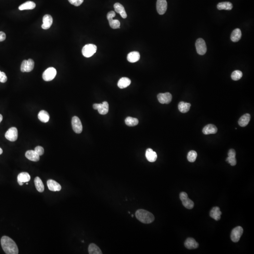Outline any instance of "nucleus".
Listing matches in <instances>:
<instances>
[{
  "mask_svg": "<svg viewBox=\"0 0 254 254\" xmlns=\"http://www.w3.org/2000/svg\"><path fill=\"white\" fill-rule=\"evenodd\" d=\"M131 84V80L128 78L122 77L118 82V86L120 89H124L128 87Z\"/></svg>",
  "mask_w": 254,
  "mask_h": 254,
  "instance_id": "27",
  "label": "nucleus"
},
{
  "mask_svg": "<svg viewBox=\"0 0 254 254\" xmlns=\"http://www.w3.org/2000/svg\"><path fill=\"white\" fill-rule=\"evenodd\" d=\"M242 76V73L240 70H235L232 72L231 75L232 79L234 81H238Z\"/></svg>",
  "mask_w": 254,
  "mask_h": 254,
  "instance_id": "37",
  "label": "nucleus"
},
{
  "mask_svg": "<svg viewBox=\"0 0 254 254\" xmlns=\"http://www.w3.org/2000/svg\"><path fill=\"white\" fill-rule=\"evenodd\" d=\"M56 75V71L54 67H49L42 75V78L45 81H49L53 80Z\"/></svg>",
  "mask_w": 254,
  "mask_h": 254,
  "instance_id": "6",
  "label": "nucleus"
},
{
  "mask_svg": "<svg viewBox=\"0 0 254 254\" xmlns=\"http://www.w3.org/2000/svg\"><path fill=\"white\" fill-rule=\"evenodd\" d=\"M110 27L113 29H118L120 27V23L118 20L113 19V18L108 19Z\"/></svg>",
  "mask_w": 254,
  "mask_h": 254,
  "instance_id": "36",
  "label": "nucleus"
},
{
  "mask_svg": "<svg viewBox=\"0 0 254 254\" xmlns=\"http://www.w3.org/2000/svg\"><path fill=\"white\" fill-rule=\"evenodd\" d=\"M250 118H251V116L249 114H245L243 115L239 119V121H238L239 125L242 127H246L249 123Z\"/></svg>",
  "mask_w": 254,
  "mask_h": 254,
  "instance_id": "26",
  "label": "nucleus"
},
{
  "mask_svg": "<svg viewBox=\"0 0 254 254\" xmlns=\"http://www.w3.org/2000/svg\"><path fill=\"white\" fill-rule=\"evenodd\" d=\"M197 53L201 55H203L207 52V46L205 42L202 38H199L195 43Z\"/></svg>",
  "mask_w": 254,
  "mask_h": 254,
  "instance_id": "7",
  "label": "nucleus"
},
{
  "mask_svg": "<svg viewBox=\"0 0 254 254\" xmlns=\"http://www.w3.org/2000/svg\"><path fill=\"white\" fill-rule=\"evenodd\" d=\"M34 66L35 62L34 60L33 59H29L27 60H24L22 62L20 69L22 72H30L34 69Z\"/></svg>",
  "mask_w": 254,
  "mask_h": 254,
  "instance_id": "5",
  "label": "nucleus"
},
{
  "mask_svg": "<svg viewBox=\"0 0 254 254\" xmlns=\"http://www.w3.org/2000/svg\"><path fill=\"white\" fill-rule=\"evenodd\" d=\"M125 123L126 125L129 127H133L136 126L139 123V120L135 118L131 117H128L126 118L125 120Z\"/></svg>",
  "mask_w": 254,
  "mask_h": 254,
  "instance_id": "34",
  "label": "nucleus"
},
{
  "mask_svg": "<svg viewBox=\"0 0 254 254\" xmlns=\"http://www.w3.org/2000/svg\"><path fill=\"white\" fill-rule=\"evenodd\" d=\"M7 77L4 72L0 71V82L2 83H5L7 81Z\"/></svg>",
  "mask_w": 254,
  "mask_h": 254,
  "instance_id": "40",
  "label": "nucleus"
},
{
  "mask_svg": "<svg viewBox=\"0 0 254 254\" xmlns=\"http://www.w3.org/2000/svg\"><path fill=\"white\" fill-rule=\"evenodd\" d=\"M72 125L73 130L76 133L80 134L82 132V124L80 120L78 117H73L72 120Z\"/></svg>",
  "mask_w": 254,
  "mask_h": 254,
  "instance_id": "12",
  "label": "nucleus"
},
{
  "mask_svg": "<svg viewBox=\"0 0 254 254\" xmlns=\"http://www.w3.org/2000/svg\"><path fill=\"white\" fill-rule=\"evenodd\" d=\"M145 157L147 160L151 163L155 162L157 159V154L156 153L153 151L151 148H148L145 152Z\"/></svg>",
  "mask_w": 254,
  "mask_h": 254,
  "instance_id": "20",
  "label": "nucleus"
},
{
  "mask_svg": "<svg viewBox=\"0 0 254 254\" xmlns=\"http://www.w3.org/2000/svg\"><path fill=\"white\" fill-rule=\"evenodd\" d=\"M2 119H3V117H2V115H0V123L2 121Z\"/></svg>",
  "mask_w": 254,
  "mask_h": 254,
  "instance_id": "43",
  "label": "nucleus"
},
{
  "mask_svg": "<svg viewBox=\"0 0 254 254\" xmlns=\"http://www.w3.org/2000/svg\"><path fill=\"white\" fill-rule=\"evenodd\" d=\"M114 8L115 11L118 13H119L123 18H126L127 17V13L123 5L120 3L117 2L114 4Z\"/></svg>",
  "mask_w": 254,
  "mask_h": 254,
  "instance_id": "23",
  "label": "nucleus"
},
{
  "mask_svg": "<svg viewBox=\"0 0 254 254\" xmlns=\"http://www.w3.org/2000/svg\"><path fill=\"white\" fill-rule=\"evenodd\" d=\"M47 184L48 188L51 191H60L61 190V186L60 184L53 180H48L47 181Z\"/></svg>",
  "mask_w": 254,
  "mask_h": 254,
  "instance_id": "14",
  "label": "nucleus"
},
{
  "mask_svg": "<svg viewBox=\"0 0 254 254\" xmlns=\"http://www.w3.org/2000/svg\"><path fill=\"white\" fill-rule=\"evenodd\" d=\"M133 216H134V215H131V217H133Z\"/></svg>",
  "mask_w": 254,
  "mask_h": 254,
  "instance_id": "45",
  "label": "nucleus"
},
{
  "mask_svg": "<svg viewBox=\"0 0 254 254\" xmlns=\"http://www.w3.org/2000/svg\"><path fill=\"white\" fill-rule=\"evenodd\" d=\"M3 153V151H2V149L1 148H0V155L2 154Z\"/></svg>",
  "mask_w": 254,
  "mask_h": 254,
  "instance_id": "44",
  "label": "nucleus"
},
{
  "mask_svg": "<svg viewBox=\"0 0 254 254\" xmlns=\"http://www.w3.org/2000/svg\"><path fill=\"white\" fill-rule=\"evenodd\" d=\"M26 158L33 162H37L40 160V156L35 152V150H29L25 154Z\"/></svg>",
  "mask_w": 254,
  "mask_h": 254,
  "instance_id": "19",
  "label": "nucleus"
},
{
  "mask_svg": "<svg viewBox=\"0 0 254 254\" xmlns=\"http://www.w3.org/2000/svg\"><path fill=\"white\" fill-rule=\"evenodd\" d=\"M69 2L75 6H79L83 3L84 0H68Z\"/></svg>",
  "mask_w": 254,
  "mask_h": 254,
  "instance_id": "38",
  "label": "nucleus"
},
{
  "mask_svg": "<svg viewBox=\"0 0 254 254\" xmlns=\"http://www.w3.org/2000/svg\"><path fill=\"white\" fill-rule=\"evenodd\" d=\"M93 107L95 110H98L99 113L102 115H106L109 111V105L106 101L103 102L102 104H94Z\"/></svg>",
  "mask_w": 254,
  "mask_h": 254,
  "instance_id": "8",
  "label": "nucleus"
},
{
  "mask_svg": "<svg viewBox=\"0 0 254 254\" xmlns=\"http://www.w3.org/2000/svg\"><path fill=\"white\" fill-rule=\"evenodd\" d=\"M6 34L3 32H0V42L4 41L6 39Z\"/></svg>",
  "mask_w": 254,
  "mask_h": 254,
  "instance_id": "42",
  "label": "nucleus"
},
{
  "mask_svg": "<svg viewBox=\"0 0 254 254\" xmlns=\"http://www.w3.org/2000/svg\"><path fill=\"white\" fill-rule=\"evenodd\" d=\"M243 232V229L241 227H237L233 229L231 234L232 241L234 242H239Z\"/></svg>",
  "mask_w": 254,
  "mask_h": 254,
  "instance_id": "10",
  "label": "nucleus"
},
{
  "mask_svg": "<svg viewBox=\"0 0 254 254\" xmlns=\"http://www.w3.org/2000/svg\"><path fill=\"white\" fill-rule=\"evenodd\" d=\"M97 50V47L94 44H87L82 48V55L85 57H90L96 52Z\"/></svg>",
  "mask_w": 254,
  "mask_h": 254,
  "instance_id": "3",
  "label": "nucleus"
},
{
  "mask_svg": "<svg viewBox=\"0 0 254 254\" xmlns=\"http://www.w3.org/2000/svg\"><path fill=\"white\" fill-rule=\"evenodd\" d=\"M136 217L144 224H150L154 220V216L152 213L144 209H139L136 212Z\"/></svg>",
  "mask_w": 254,
  "mask_h": 254,
  "instance_id": "2",
  "label": "nucleus"
},
{
  "mask_svg": "<svg viewBox=\"0 0 254 254\" xmlns=\"http://www.w3.org/2000/svg\"><path fill=\"white\" fill-rule=\"evenodd\" d=\"M242 37V32L239 28H236L232 31L231 39L233 42H237Z\"/></svg>",
  "mask_w": 254,
  "mask_h": 254,
  "instance_id": "28",
  "label": "nucleus"
},
{
  "mask_svg": "<svg viewBox=\"0 0 254 254\" xmlns=\"http://www.w3.org/2000/svg\"><path fill=\"white\" fill-rule=\"evenodd\" d=\"M89 253L90 254H102L100 248L95 244L91 243L89 245L88 248Z\"/></svg>",
  "mask_w": 254,
  "mask_h": 254,
  "instance_id": "30",
  "label": "nucleus"
},
{
  "mask_svg": "<svg viewBox=\"0 0 254 254\" xmlns=\"http://www.w3.org/2000/svg\"><path fill=\"white\" fill-rule=\"evenodd\" d=\"M17 182L19 185H22L24 183H27L31 179L30 176L27 172H21L17 176Z\"/></svg>",
  "mask_w": 254,
  "mask_h": 254,
  "instance_id": "17",
  "label": "nucleus"
},
{
  "mask_svg": "<svg viewBox=\"0 0 254 254\" xmlns=\"http://www.w3.org/2000/svg\"><path fill=\"white\" fill-rule=\"evenodd\" d=\"M38 117L42 122L47 123L50 120V115L46 111L42 110L39 113Z\"/></svg>",
  "mask_w": 254,
  "mask_h": 254,
  "instance_id": "29",
  "label": "nucleus"
},
{
  "mask_svg": "<svg viewBox=\"0 0 254 254\" xmlns=\"http://www.w3.org/2000/svg\"><path fill=\"white\" fill-rule=\"evenodd\" d=\"M1 243L3 251L6 254H18V247L16 243L10 237L6 236L2 237Z\"/></svg>",
  "mask_w": 254,
  "mask_h": 254,
  "instance_id": "1",
  "label": "nucleus"
},
{
  "mask_svg": "<svg viewBox=\"0 0 254 254\" xmlns=\"http://www.w3.org/2000/svg\"><path fill=\"white\" fill-rule=\"evenodd\" d=\"M35 152L40 156L43 154L44 153V149L41 146H37L35 148Z\"/></svg>",
  "mask_w": 254,
  "mask_h": 254,
  "instance_id": "39",
  "label": "nucleus"
},
{
  "mask_svg": "<svg viewBox=\"0 0 254 254\" xmlns=\"http://www.w3.org/2000/svg\"><path fill=\"white\" fill-rule=\"evenodd\" d=\"M34 182H35V186L38 191L40 193L43 192L44 190V186L41 179L39 177H36Z\"/></svg>",
  "mask_w": 254,
  "mask_h": 254,
  "instance_id": "32",
  "label": "nucleus"
},
{
  "mask_svg": "<svg viewBox=\"0 0 254 254\" xmlns=\"http://www.w3.org/2000/svg\"><path fill=\"white\" fill-rule=\"evenodd\" d=\"M156 9L158 13L160 15H164L167 9V2L166 0H157Z\"/></svg>",
  "mask_w": 254,
  "mask_h": 254,
  "instance_id": "13",
  "label": "nucleus"
},
{
  "mask_svg": "<svg viewBox=\"0 0 254 254\" xmlns=\"http://www.w3.org/2000/svg\"><path fill=\"white\" fill-rule=\"evenodd\" d=\"M191 106V104L181 101L179 103L178 107L180 112L182 113H186L189 111Z\"/></svg>",
  "mask_w": 254,
  "mask_h": 254,
  "instance_id": "31",
  "label": "nucleus"
},
{
  "mask_svg": "<svg viewBox=\"0 0 254 254\" xmlns=\"http://www.w3.org/2000/svg\"><path fill=\"white\" fill-rule=\"evenodd\" d=\"M115 16V13L114 11H111L109 12L107 14V19H110V18H114Z\"/></svg>",
  "mask_w": 254,
  "mask_h": 254,
  "instance_id": "41",
  "label": "nucleus"
},
{
  "mask_svg": "<svg viewBox=\"0 0 254 254\" xmlns=\"http://www.w3.org/2000/svg\"><path fill=\"white\" fill-rule=\"evenodd\" d=\"M157 99L160 103L162 104H168L172 100V95L169 92L159 94Z\"/></svg>",
  "mask_w": 254,
  "mask_h": 254,
  "instance_id": "11",
  "label": "nucleus"
},
{
  "mask_svg": "<svg viewBox=\"0 0 254 254\" xmlns=\"http://www.w3.org/2000/svg\"><path fill=\"white\" fill-rule=\"evenodd\" d=\"M36 7V4L35 2L32 1H27L20 5L18 7V9L20 11L33 10V9H35Z\"/></svg>",
  "mask_w": 254,
  "mask_h": 254,
  "instance_id": "25",
  "label": "nucleus"
},
{
  "mask_svg": "<svg viewBox=\"0 0 254 254\" xmlns=\"http://www.w3.org/2000/svg\"><path fill=\"white\" fill-rule=\"evenodd\" d=\"M232 7L233 6L232 3L228 2H220L217 5V8L219 10H225L230 11L232 9Z\"/></svg>",
  "mask_w": 254,
  "mask_h": 254,
  "instance_id": "33",
  "label": "nucleus"
},
{
  "mask_svg": "<svg viewBox=\"0 0 254 254\" xmlns=\"http://www.w3.org/2000/svg\"><path fill=\"white\" fill-rule=\"evenodd\" d=\"M217 132V128L213 124H208L204 127L203 132L205 135L216 134Z\"/></svg>",
  "mask_w": 254,
  "mask_h": 254,
  "instance_id": "18",
  "label": "nucleus"
},
{
  "mask_svg": "<svg viewBox=\"0 0 254 254\" xmlns=\"http://www.w3.org/2000/svg\"><path fill=\"white\" fill-rule=\"evenodd\" d=\"M5 137L7 139L11 142H14L18 138L17 129L15 127H12L8 129L5 134Z\"/></svg>",
  "mask_w": 254,
  "mask_h": 254,
  "instance_id": "9",
  "label": "nucleus"
},
{
  "mask_svg": "<svg viewBox=\"0 0 254 254\" xmlns=\"http://www.w3.org/2000/svg\"><path fill=\"white\" fill-rule=\"evenodd\" d=\"M180 199L182 202L183 205L187 209H192L194 207V203L190 200L188 197L187 193L185 192L181 193L180 194Z\"/></svg>",
  "mask_w": 254,
  "mask_h": 254,
  "instance_id": "4",
  "label": "nucleus"
},
{
  "mask_svg": "<svg viewBox=\"0 0 254 254\" xmlns=\"http://www.w3.org/2000/svg\"><path fill=\"white\" fill-rule=\"evenodd\" d=\"M197 156V154L196 151L192 150L190 151L187 154V160L190 163H193L196 160Z\"/></svg>",
  "mask_w": 254,
  "mask_h": 254,
  "instance_id": "35",
  "label": "nucleus"
},
{
  "mask_svg": "<svg viewBox=\"0 0 254 254\" xmlns=\"http://www.w3.org/2000/svg\"><path fill=\"white\" fill-rule=\"evenodd\" d=\"M184 246L189 249H195L199 247V244L193 238H188L184 242Z\"/></svg>",
  "mask_w": 254,
  "mask_h": 254,
  "instance_id": "21",
  "label": "nucleus"
},
{
  "mask_svg": "<svg viewBox=\"0 0 254 254\" xmlns=\"http://www.w3.org/2000/svg\"><path fill=\"white\" fill-rule=\"evenodd\" d=\"M228 157L227 158L226 161L229 164H230L232 166L236 165L237 161L235 158L236 152H235V150L232 149L229 150L228 153Z\"/></svg>",
  "mask_w": 254,
  "mask_h": 254,
  "instance_id": "16",
  "label": "nucleus"
},
{
  "mask_svg": "<svg viewBox=\"0 0 254 254\" xmlns=\"http://www.w3.org/2000/svg\"><path fill=\"white\" fill-rule=\"evenodd\" d=\"M140 57V56L139 52H131L127 56V60L130 63H135L139 60Z\"/></svg>",
  "mask_w": 254,
  "mask_h": 254,
  "instance_id": "24",
  "label": "nucleus"
},
{
  "mask_svg": "<svg viewBox=\"0 0 254 254\" xmlns=\"http://www.w3.org/2000/svg\"><path fill=\"white\" fill-rule=\"evenodd\" d=\"M210 217L216 221H218L220 219L221 215H222L221 211L220 208L218 207H215L213 208L210 212Z\"/></svg>",
  "mask_w": 254,
  "mask_h": 254,
  "instance_id": "22",
  "label": "nucleus"
},
{
  "mask_svg": "<svg viewBox=\"0 0 254 254\" xmlns=\"http://www.w3.org/2000/svg\"><path fill=\"white\" fill-rule=\"evenodd\" d=\"M43 24L42 27L43 29H48L51 27L53 23L52 17L50 15L46 14L44 16L42 19Z\"/></svg>",
  "mask_w": 254,
  "mask_h": 254,
  "instance_id": "15",
  "label": "nucleus"
}]
</instances>
